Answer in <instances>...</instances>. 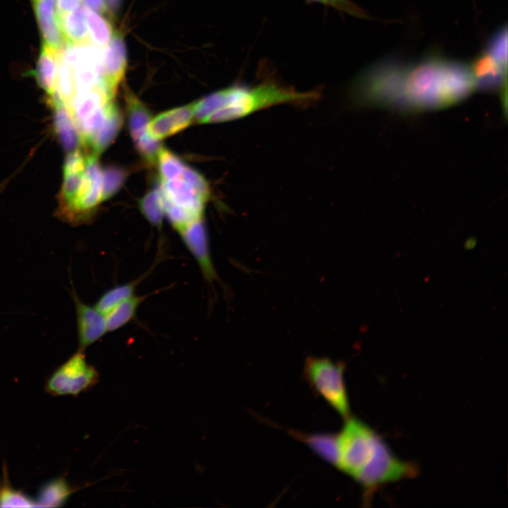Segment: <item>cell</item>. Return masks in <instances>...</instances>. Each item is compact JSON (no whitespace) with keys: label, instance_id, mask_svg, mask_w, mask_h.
I'll list each match as a JSON object with an SVG mask.
<instances>
[{"label":"cell","instance_id":"cell-1","mask_svg":"<svg viewBox=\"0 0 508 508\" xmlns=\"http://www.w3.org/2000/svg\"><path fill=\"white\" fill-rule=\"evenodd\" d=\"M370 90L376 106L416 112L456 104L476 87L468 64L430 56L407 65L380 61Z\"/></svg>","mask_w":508,"mask_h":508},{"label":"cell","instance_id":"cell-33","mask_svg":"<svg viewBox=\"0 0 508 508\" xmlns=\"http://www.w3.org/2000/svg\"><path fill=\"white\" fill-rule=\"evenodd\" d=\"M82 0H56L55 11L56 15H61L77 10Z\"/></svg>","mask_w":508,"mask_h":508},{"label":"cell","instance_id":"cell-17","mask_svg":"<svg viewBox=\"0 0 508 508\" xmlns=\"http://www.w3.org/2000/svg\"><path fill=\"white\" fill-rule=\"evenodd\" d=\"M65 43L71 44H92L86 23L84 6L61 15H56Z\"/></svg>","mask_w":508,"mask_h":508},{"label":"cell","instance_id":"cell-5","mask_svg":"<svg viewBox=\"0 0 508 508\" xmlns=\"http://www.w3.org/2000/svg\"><path fill=\"white\" fill-rule=\"evenodd\" d=\"M99 380L97 370L78 349L47 378L44 390L52 396H78L90 389Z\"/></svg>","mask_w":508,"mask_h":508},{"label":"cell","instance_id":"cell-29","mask_svg":"<svg viewBox=\"0 0 508 508\" xmlns=\"http://www.w3.org/2000/svg\"><path fill=\"white\" fill-rule=\"evenodd\" d=\"M160 181L174 179L180 173L185 163L176 155L161 147L157 159Z\"/></svg>","mask_w":508,"mask_h":508},{"label":"cell","instance_id":"cell-14","mask_svg":"<svg viewBox=\"0 0 508 508\" xmlns=\"http://www.w3.org/2000/svg\"><path fill=\"white\" fill-rule=\"evenodd\" d=\"M54 109V126L62 146L68 151L77 149L81 144L78 129L66 104L54 92L49 96Z\"/></svg>","mask_w":508,"mask_h":508},{"label":"cell","instance_id":"cell-31","mask_svg":"<svg viewBox=\"0 0 508 508\" xmlns=\"http://www.w3.org/2000/svg\"><path fill=\"white\" fill-rule=\"evenodd\" d=\"M135 147L141 156L150 164H154L161 149L158 140L151 138L148 134L136 142Z\"/></svg>","mask_w":508,"mask_h":508},{"label":"cell","instance_id":"cell-34","mask_svg":"<svg viewBox=\"0 0 508 508\" xmlns=\"http://www.w3.org/2000/svg\"><path fill=\"white\" fill-rule=\"evenodd\" d=\"M84 1L87 7L99 13H105L108 11V6L104 0H84Z\"/></svg>","mask_w":508,"mask_h":508},{"label":"cell","instance_id":"cell-7","mask_svg":"<svg viewBox=\"0 0 508 508\" xmlns=\"http://www.w3.org/2000/svg\"><path fill=\"white\" fill-rule=\"evenodd\" d=\"M98 155L87 156L85 171L78 190L67 205L58 209V216L71 224H78L90 219L102 202V169Z\"/></svg>","mask_w":508,"mask_h":508},{"label":"cell","instance_id":"cell-27","mask_svg":"<svg viewBox=\"0 0 508 508\" xmlns=\"http://www.w3.org/2000/svg\"><path fill=\"white\" fill-rule=\"evenodd\" d=\"M140 207L141 212L151 224L161 226L164 214L159 187L150 191L142 198Z\"/></svg>","mask_w":508,"mask_h":508},{"label":"cell","instance_id":"cell-4","mask_svg":"<svg viewBox=\"0 0 508 508\" xmlns=\"http://www.w3.org/2000/svg\"><path fill=\"white\" fill-rule=\"evenodd\" d=\"M380 437L361 421L348 417L337 435L338 468L353 477L370 458Z\"/></svg>","mask_w":508,"mask_h":508},{"label":"cell","instance_id":"cell-30","mask_svg":"<svg viewBox=\"0 0 508 508\" xmlns=\"http://www.w3.org/2000/svg\"><path fill=\"white\" fill-rule=\"evenodd\" d=\"M507 26L504 25L492 37L486 50L498 62L506 66H507Z\"/></svg>","mask_w":508,"mask_h":508},{"label":"cell","instance_id":"cell-10","mask_svg":"<svg viewBox=\"0 0 508 508\" xmlns=\"http://www.w3.org/2000/svg\"><path fill=\"white\" fill-rule=\"evenodd\" d=\"M178 232L196 260L203 277L210 282L217 279V272L212 262L207 232L203 217L184 226Z\"/></svg>","mask_w":508,"mask_h":508},{"label":"cell","instance_id":"cell-13","mask_svg":"<svg viewBox=\"0 0 508 508\" xmlns=\"http://www.w3.org/2000/svg\"><path fill=\"white\" fill-rule=\"evenodd\" d=\"M194 103L164 111L150 121L147 133L152 138L161 140L188 126L193 119Z\"/></svg>","mask_w":508,"mask_h":508},{"label":"cell","instance_id":"cell-21","mask_svg":"<svg viewBox=\"0 0 508 508\" xmlns=\"http://www.w3.org/2000/svg\"><path fill=\"white\" fill-rule=\"evenodd\" d=\"M126 101L130 133L135 143L147 135L150 114L144 104L128 90L126 91Z\"/></svg>","mask_w":508,"mask_h":508},{"label":"cell","instance_id":"cell-15","mask_svg":"<svg viewBox=\"0 0 508 508\" xmlns=\"http://www.w3.org/2000/svg\"><path fill=\"white\" fill-rule=\"evenodd\" d=\"M44 43L58 51L65 43L54 8L44 0H31Z\"/></svg>","mask_w":508,"mask_h":508},{"label":"cell","instance_id":"cell-22","mask_svg":"<svg viewBox=\"0 0 508 508\" xmlns=\"http://www.w3.org/2000/svg\"><path fill=\"white\" fill-rule=\"evenodd\" d=\"M84 14L90 42L97 48H105L114 34L111 25L98 12L89 8L86 6H84Z\"/></svg>","mask_w":508,"mask_h":508},{"label":"cell","instance_id":"cell-2","mask_svg":"<svg viewBox=\"0 0 508 508\" xmlns=\"http://www.w3.org/2000/svg\"><path fill=\"white\" fill-rule=\"evenodd\" d=\"M320 95L318 90L298 91L272 77L264 78L254 85H233L195 102L193 119L203 123L233 121L279 104L306 107Z\"/></svg>","mask_w":508,"mask_h":508},{"label":"cell","instance_id":"cell-25","mask_svg":"<svg viewBox=\"0 0 508 508\" xmlns=\"http://www.w3.org/2000/svg\"><path fill=\"white\" fill-rule=\"evenodd\" d=\"M6 468H4V479L0 483V507H37L34 499L9 483Z\"/></svg>","mask_w":508,"mask_h":508},{"label":"cell","instance_id":"cell-26","mask_svg":"<svg viewBox=\"0 0 508 508\" xmlns=\"http://www.w3.org/2000/svg\"><path fill=\"white\" fill-rule=\"evenodd\" d=\"M66 107L76 93L73 68L58 59L55 90Z\"/></svg>","mask_w":508,"mask_h":508},{"label":"cell","instance_id":"cell-28","mask_svg":"<svg viewBox=\"0 0 508 508\" xmlns=\"http://www.w3.org/2000/svg\"><path fill=\"white\" fill-rule=\"evenodd\" d=\"M127 174L120 167L110 166L102 171V201L112 197L121 188Z\"/></svg>","mask_w":508,"mask_h":508},{"label":"cell","instance_id":"cell-3","mask_svg":"<svg viewBox=\"0 0 508 508\" xmlns=\"http://www.w3.org/2000/svg\"><path fill=\"white\" fill-rule=\"evenodd\" d=\"M345 364L328 358L308 356L303 368L306 380L310 387L341 416H350V406L344 372Z\"/></svg>","mask_w":508,"mask_h":508},{"label":"cell","instance_id":"cell-23","mask_svg":"<svg viewBox=\"0 0 508 508\" xmlns=\"http://www.w3.org/2000/svg\"><path fill=\"white\" fill-rule=\"evenodd\" d=\"M143 296L133 295L105 315L107 332L115 331L129 322L135 315Z\"/></svg>","mask_w":508,"mask_h":508},{"label":"cell","instance_id":"cell-35","mask_svg":"<svg viewBox=\"0 0 508 508\" xmlns=\"http://www.w3.org/2000/svg\"><path fill=\"white\" fill-rule=\"evenodd\" d=\"M107 5L111 9L116 10L118 8L119 2L121 0H104Z\"/></svg>","mask_w":508,"mask_h":508},{"label":"cell","instance_id":"cell-12","mask_svg":"<svg viewBox=\"0 0 508 508\" xmlns=\"http://www.w3.org/2000/svg\"><path fill=\"white\" fill-rule=\"evenodd\" d=\"M73 299L76 310L79 346L80 349L85 350L107 332L106 317L95 306L92 307L82 302L76 295Z\"/></svg>","mask_w":508,"mask_h":508},{"label":"cell","instance_id":"cell-19","mask_svg":"<svg viewBox=\"0 0 508 508\" xmlns=\"http://www.w3.org/2000/svg\"><path fill=\"white\" fill-rule=\"evenodd\" d=\"M75 490L64 477L52 479L40 487L35 499L37 507H61Z\"/></svg>","mask_w":508,"mask_h":508},{"label":"cell","instance_id":"cell-11","mask_svg":"<svg viewBox=\"0 0 508 508\" xmlns=\"http://www.w3.org/2000/svg\"><path fill=\"white\" fill-rule=\"evenodd\" d=\"M469 67L473 78L476 90L500 92L507 89V66L498 62L488 52L475 58Z\"/></svg>","mask_w":508,"mask_h":508},{"label":"cell","instance_id":"cell-6","mask_svg":"<svg viewBox=\"0 0 508 508\" xmlns=\"http://www.w3.org/2000/svg\"><path fill=\"white\" fill-rule=\"evenodd\" d=\"M417 473V467L396 457L380 437L373 454L354 478L370 492L384 483L411 478Z\"/></svg>","mask_w":508,"mask_h":508},{"label":"cell","instance_id":"cell-20","mask_svg":"<svg viewBox=\"0 0 508 508\" xmlns=\"http://www.w3.org/2000/svg\"><path fill=\"white\" fill-rule=\"evenodd\" d=\"M320 456L338 468L339 456L337 435L333 434H303L293 432Z\"/></svg>","mask_w":508,"mask_h":508},{"label":"cell","instance_id":"cell-9","mask_svg":"<svg viewBox=\"0 0 508 508\" xmlns=\"http://www.w3.org/2000/svg\"><path fill=\"white\" fill-rule=\"evenodd\" d=\"M126 65L123 37L119 32L115 31L108 45L103 49L102 60L101 83L112 99L123 78Z\"/></svg>","mask_w":508,"mask_h":508},{"label":"cell","instance_id":"cell-18","mask_svg":"<svg viewBox=\"0 0 508 508\" xmlns=\"http://www.w3.org/2000/svg\"><path fill=\"white\" fill-rule=\"evenodd\" d=\"M57 66L56 51L43 42L33 75L48 96L55 90Z\"/></svg>","mask_w":508,"mask_h":508},{"label":"cell","instance_id":"cell-32","mask_svg":"<svg viewBox=\"0 0 508 508\" xmlns=\"http://www.w3.org/2000/svg\"><path fill=\"white\" fill-rule=\"evenodd\" d=\"M310 2L318 3L330 6L339 11L364 18H367L366 13L351 0H306Z\"/></svg>","mask_w":508,"mask_h":508},{"label":"cell","instance_id":"cell-8","mask_svg":"<svg viewBox=\"0 0 508 508\" xmlns=\"http://www.w3.org/2000/svg\"><path fill=\"white\" fill-rule=\"evenodd\" d=\"M162 205H170L181 209L194 219L202 218L205 205L208 200L190 183L177 176L160 181L159 186Z\"/></svg>","mask_w":508,"mask_h":508},{"label":"cell","instance_id":"cell-36","mask_svg":"<svg viewBox=\"0 0 508 508\" xmlns=\"http://www.w3.org/2000/svg\"><path fill=\"white\" fill-rule=\"evenodd\" d=\"M47 3H48L49 5H51L53 8L56 7V0H44Z\"/></svg>","mask_w":508,"mask_h":508},{"label":"cell","instance_id":"cell-24","mask_svg":"<svg viewBox=\"0 0 508 508\" xmlns=\"http://www.w3.org/2000/svg\"><path fill=\"white\" fill-rule=\"evenodd\" d=\"M136 282L119 284L107 290L97 301L95 307L104 315L115 306L134 295Z\"/></svg>","mask_w":508,"mask_h":508},{"label":"cell","instance_id":"cell-16","mask_svg":"<svg viewBox=\"0 0 508 508\" xmlns=\"http://www.w3.org/2000/svg\"><path fill=\"white\" fill-rule=\"evenodd\" d=\"M123 124L122 114L114 102L107 108L105 119L90 140L87 147L97 155L106 150L117 136Z\"/></svg>","mask_w":508,"mask_h":508}]
</instances>
